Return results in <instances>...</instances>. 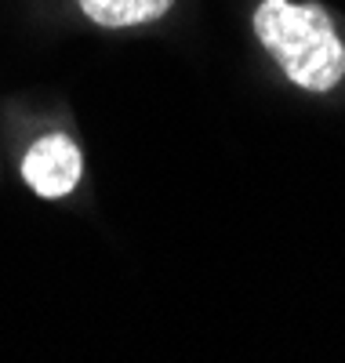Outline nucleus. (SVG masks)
<instances>
[{"label": "nucleus", "instance_id": "nucleus-2", "mask_svg": "<svg viewBox=\"0 0 345 363\" xmlns=\"http://www.w3.org/2000/svg\"><path fill=\"white\" fill-rule=\"evenodd\" d=\"M22 178L33 186V193L40 196H66L73 193V186L80 182V153L70 138L62 135H48L40 138L22 160Z\"/></svg>", "mask_w": 345, "mask_h": 363}, {"label": "nucleus", "instance_id": "nucleus-3", "mask_svg": "<svg viewBox=\"0 0 345 363\" xmlns=\"http://www.w3.org/2000/svg\"><path fill=\"white\" fill-rule=\"evenodd\" d=\"M175 0H80V8L91 22L124 29V26H142L160 18Z\"/></svg>", "mask_w": 345, "mask_h": 363}, {"label": "nucleus", "instance_id": "nucleus-1", "mask_svg": "<svg viewBox=\"0 0 345 363\" xmlns=\"http://www.w3.org/2000/svg\"><path fill=\"white\" fill-rule=\"evenodd\" d=\"M255 33L262 48L273 51L280 69L305 91H331L345 73V48L320 4L262 0L255 11Z\"/></svg>", "mask_w": 345, "mask_h": 363}]
</instances>
